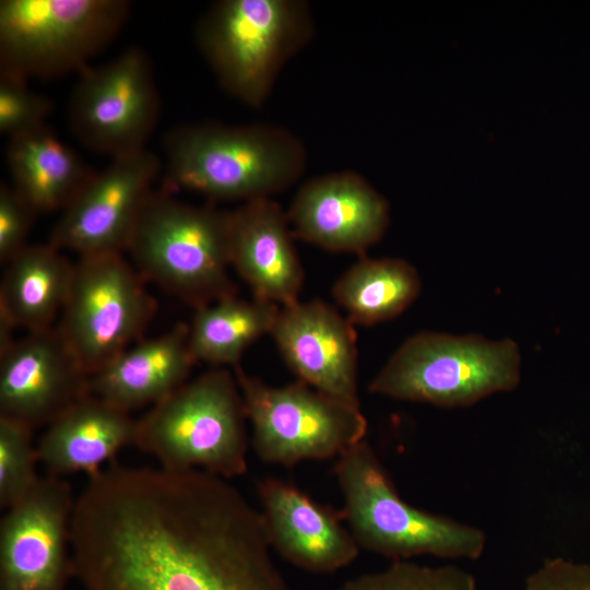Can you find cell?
Wrapping results in <instances>:
<instances>
[{
	"label": "cell",
	"mask_w": 590,
	"mask_h": 590,
	"mask_svg": "<svg viewBox=\"0 0 590 590\" xmlns=\"http://www.w3.org/2000/svg\"><path fill=\"white\" fill-rule=\"evenodd\" d=\"M231 213L153 190L126 251L143 279L194 308L236 295L228 273Z\"/></svg>",
	"instance_id": "3"
},
{
	"label": "cell",
	"mask_w": 590,
	"mask_h": 590,
	"mask_svg": "<svg viewBox=\"0 0 590 590\" xmlns=\"http://www.w3.org/2000/svg\"><path fill=\"white\" fill-rule=\"evenodd\" d=\"M137 420L92 394L80 399L50 424L36 444L48 474L92 475L101 464L133 445Z\"/></svg>",
	"instance_id": "20"
},
{
	"label": "cell",
	"mask_w": 590,
	"mask_h": 590,
	"mask_svg": "<svg viewBox=\"0 0 590 590\" xmlns=\"http://www.w3.org/2000/svg\"><path fill=\"white\" fill-rule=\"evenodd\" d=\"M261 516L272 550L296 567L329 574L353 563L359 546L342 514L311 499L293 484L259 482Z\"/></svg>",
	"instance_id": "17"
},
{
	"label": "cell",
	"mask_w": 590,
	"mask_h": 590,
	"mask_svg": "<svg viewBox=\"0 0 590 590\" xmlns=\"http://www.w3.org/2000/svg\"><path fill=\"white\" fill-rule=\"evenodd\" d=\"M7 162L38 214L63 211L96 174L46 125L9 138Z\"/></svg>",
	"instance_id": "21"
},
{
	"label": "cell",
	"mask_w": 590,
	"mask_h": 590,
	"mask_svg": "<svg viewBox=\"0 0 590 590\" xmlns=\"http://www.w3.org/2000/svg\"><path fill=\"white\" fill-rule=\"evenodd\" d=\"M160 111L151 60L133 47L79 72L68 119L84 146L115 158L146 149Z\"/></svg>",
	"instance_id": "11"
},
{
	"label": "cell",
	"mask_w": 590,
	"mask_h": 590,
	"mask_svg": "<svg viewBox=\"0 0 590 590\" xmlns=\"http://www.w3.org/2000/svg\"><path fill=\"white\" fill-rule=\"evenodd\" d=\"M165 190L243 203L272 198L305 173L307 151L290 130L271 123L199 122L166 134Z\"/></svg>",
	"instance_id": "2"
},
{
	"label": "cell",
	"mask_w": 590,
	"mask_h": 590,
	"mask_svg": "<svg viewBox=\"0 0 590 590\" xmlns=\"http://www.w3.org/2000/svg\"><path fill=\"white\" fill-rule=\"evenodd\" d=\"M88 380L57 327L28 332L0 353V417L48 425L90 394Z\"/></svg>",
	"instance_id": "14"
},
{
	"label": "cell",
	"mask_w": 590,
	"mask_h": 590,
	"mask_svg": "<svg viewBox=\"0 0 590 590\" xmlns=\"http://www.w3.org/2000/svg\"><path fill=\"white\" fill-rule=\"evenodd\" d=\"M126 0H1L0 73L51 79L88 67L130 14Z\"/></svg>",
	"instance_id": "8"
},
{
	"label": "cell",
	"mask_w": 590,
	"mask_h": 590,
	"mask_svg": "<svg viewBox=\"0 0 590 590\" xmlns=\"http://www.w3.org/2000/svg\"><path fill=\"white\" fill-rule=\"evenodd\" d=\"M524 590H590V564L547 558L528 577Z\"/></svg>",
	"instance_id": "29"
},
{
	"label": "cell",
	"mask_w": 590,
	"mask_h": 590,
	"mask_svg": "<svg viewBox=\"0 0 590 590\" xmlns=\"http://www.w3.org/2000/svg\"><path fill=\"white\" fill-rule=\"evenodd\" d=\"M334 472L341 514L359 547L394 560L418 555L477 559L483 554V530L405 503L365 439L338 457Z\"/></svg>",
	"instance_id": "6"
},
{
	"label": "cell",
	"mask_w": 590,
	"mask_h": 590,
	"mask_svg": "<svg viewBox=\"0 0 590 590\" xmlns=\"http://www.w3.org/2000/svg\"><path fill=\"white\" fill-rule=\"evenodd\" d=\"M521 356L510 339L423 331L406 339L369 384L398 400L457 408L520 382Z\"/></svg>",
	"instance_id": "7"
},
{
	"label": "cell",
	"mask_w": 590,
	"mask_h": 590,
	"mask_svg": "<svg viewBox=\"0 0 590 590\" xmlns=\"http://www.w3.org/2000/svg\"><path fill=\"white\" fill-rule=\"evenodd\" d=\"M286 214L295 238L361 257L382 238L390 220L387 200L353 170L308 179Z\"/></svg>",
	"instance_id": "15"
},
{
	"label": "cell",
	"mask_w": 590,
	"mask_h": 590,
	"mask_svg": "<svg viewBox=\"0 0 590 590\" xmlns=\"http://www.w3.org/2000/svg\"><path fill=\"white\" fill-rule=\"evenodd\" d=\"M246 418L234 373L214 368L137 420L133 445L162 468L231 479L247 470Z\"/></svg>",
	"instance_id": "4"
},
{
	"label": "cell",
	"mask_w": 590,
	"mask_h": 590,
	"mask_svg": "<svg viewBox=\"0 0 590 590\" xmlns=\"http://www.w3.org/2000/svg\"><path fill=\"white\" fill-rule=\"evenodd\" d=\"M71 547L84 590H292L261 512L201 470L111 465L90 475Z\"/></svg>",
	"instance_id": "1"
},
{
	"label": "cell",
	"mask_w": 590,
	"mask_h": 590,
	"mask_svg": "<svg viewBox=\"0 0 590 590\" xmlns=\"http://www.w3.org/2000/svg\"><path fill=\"white\" fill-rule=\"evenodd\" d=\"M421 285L416 269L408 261L363 256L337 280L332 295L353 324L373 326L408 309Z\"/></svg>",
	"instance_id": "23"
},
{
	"label": "cell",
	"mask_w": 590,
	"mask_h": 590,
	"mask_svg": "<svg viewBox=\"0 0 590 590\" xmlns=\"http://www.w3.org/2000/svg\"><path fill=\"white\" fill-rule=\"evenodd\" d=\"M33 428L21 422L0 417V506L8 509L24 498L36 485L38 461Z\"/></svg>",
	"instance_id": "26"
},
{
	"label": "cell",
	"mask_w": 590,
	"mask_h": 590,
	"mask_svg": "<svg viewBox=\"0 0 590 590\" xmlns=\"http://www.w3.org/2000/svg\"><path fill=\"white\" fill-rule=\"evenodd\" d=\"M75 497L60 476L39 477L0 524V590H66L73 576Z\"/></svg>",
	"instance_id": "12"
},
{
	"label": "cell",
	"mask_w": 590,
	"mask_h": 590,
	"mask_svg": "<svg viewBox=\"0 0 590 590\" xmlns=\"http://www.w3.org/2000/svg\"><path fill=\"white\" fill-rule=\"evenodd\" d=\"M189 346V324L140 340L90 376V394L130 412L154 405L185 382L196 364Z\"/></svg>",
	"instance_id": "19"
},
{
	"label": "cell",
	"mask_w": 590,
	"mask_h": 590,
	"mask_svg": "<svg viewBox=\"0 0 590 590\" xmlns=\"http://www.w3.org/2000/svg\"><path fill=\"white\" fill-rule=\"evenodd\" d=\"M280 306L229 295L196 308L189 324V346L196 362L213 366L239 364L244 352L270 334Z\"/></svg>",
	"instance_id": "24"
},
{
	"label": "cell",
	"mask_w": 590,
	"mask_h": 590,
	"mask_svg": "<svg viewBox=\"0 0 590 590\" xmlns=\"http://www.w3.org/2000/svg\"><path fill=\"white\" fill-rule=\"evenodd\" d=\"M38 213L12 186H0V261L4 264L28 244L34 219Z\"/></svg>",
	"instance_id": "28"
},
{
	"label": "cell",
	"mask_w": 590,
	"mask_h": 590,
	"mask_svg": "<svg viewBox=\"0 0 590 590\" xmlns=\"http://www.w3.org/2000/svg\"><path fill=\"white\" fill-rule=\"evenodd\" d=\"M51 101L32 91L27 81L0 73V132L12 138L46 125Z\"/></svg>",
	"instance_id": "27"
},
{
	"label": "cell",
	"mask_w": 590,
	"mask_h": 590,
	"mask_svg": "<svg viewBox=\"0 0 590 590\" xmlns=\"http://www.w3.org/2000/svg\"><path fill=\"white\" fill-rule=\"evenodd\" d=\"M143 278L120 252L80 257L56 326L81 368L101 370L140 341L156 310Z\"/></svg>",
	"instance_id": "10"
},
{
	"label": "cell",
	"mask_w": 590,
	"mask_h": 590,
	"mask_svg": "<svg viewBox=\"0 0 590 590\" xmlns=\"http://www.w3.org/2000/svg\"><path fill=\"white\" fill-rule=\"evenodd\" d=\"M339 590H476L474 577L453 566L394 560L386 569L346 581Z\"/></svg>",
	"instance_id": "25"
},
{
	"label": "cell",
	"mask_w": 590,
	"mask_h": 590,
	"mask_svg": "<svg viewBox=\"0 0 590 590\" xmlns=\"http://www.w3.org/2000/svg\"><path fill=\"white\" fill-rule=\"evenodd\" d=\"M258 457L294 465L304 460L340 457L364 440L367 420L361 408L298 380L273 387L233 368Z\"/></svg>",
	"instance_id": "9"
},
{
	"label": "cell",
	"mask_w": 590,
	"mask_h": 590,
	"mask_svg": "<svg viewBox=\"0 0 590 590\" xmlns=\"http://www.w3.org/2000/svg\"><path fill=\"white\" fill-rule=\"evenodd\" d=\"M231 212V267L253 298L280 307L298 302L304 269L286 211L272 198H262Z\"/></svg>",
	"instance_id": "18"
},
{
	"label": "cell",
	"mask_w": 590,
	"mask_h": 590,
	"mask_svg": "<svg viewBox=\"0 0 590 590\" xmlns=\"http://www.w3.org/2000/svg\"><path fill=\"white\" fill-rule=\"evenodd\" d=\"M270 335L300 381L359 406L353 323L322 300L280 307Z\"/></svg>",
	"instance_id": "16"
},
{
	"label": "cell",
	"mask_w": 590,
	"mask_h": 590,
	"mask_svg": "<svg viewBox=\"0 0 590 590\" xmlns=\"http://www.w3.org/2000/svg\"><path fill=\"white\" fill-rule=\"evenodd\" d=\"M160 169L148 149L111 158L61 211L49 243L79 257L122 253Z\"/></svg>",
	"instance_id": "13"
},
{
	"label": "cell",
	"mask_w": 590,
	"mask_h": 590,
	"mask_svg": "<svg viewBox=\"0 0 590 590\" xmlns=\"http://www.w3.org/2000/svg\"><path fill=\"white\" fill-rule=\"evenodd\" d=\"M5 266L0 318L27 332L52 328L67 300L74 263L48 243L27 245Z\"/></svg>",
	"instance_id": "22"
},
{
	"label": "cell",
	"mask_w": 590,
	"mask_h": 590,
	"mask_svg": "<svg viewBox=\"0 0 590 590\" xmlns=\"http://www.w3.org/2000/svg\"><path fill=\"white\" fill-rule=\"evenodd\" d=\"M304 0H221L200 17L196 40L222 88L248 107L269 98L286 62L311 39Z\"/></svg>",
	"instance_id": "5"
}]
</instances>
